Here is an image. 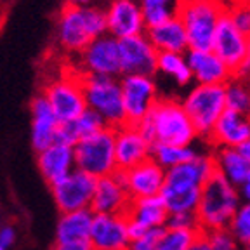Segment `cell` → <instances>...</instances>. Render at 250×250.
Wrapping results in <instances>:
<instances>
[{"label": "cell", "mask_w": 250, "mask_h": 250, "mask_svg": "<svg viewBox=\"0 0 250 250\" xmlns=\"http://www.w3.org/2000/svg\"><path fill=\"white\" fill-rule=\"evenodd\" d=\"M215 174L214 156L198 151L191 160L165 170V183L160 198L168 214L195 212L198 207L202 186Z\"/></svg>", "instance_id": "6da1fadb"}, {"label": "cell", "mask_w": 250, "mask_h": 250, "mask_svg": "<svg viewBox=\"0 0 250 250\" xmlns=\"http://www.w3.org/2000/svg\"><path fill=\"white\" fill-rule=\"evenodd\" d=\"M136 127L151 143V146H193V143L198 139V134L181 101L170 98L158 99L148 117Z\"/></svg>", "instance_id": "7a4b0ae2"}, {"label": "cell", "mask_w": 250, "mask_h": 250, "mask_svg": "<svg viewBox=\"0 0 250 250\" xmlns=\"http://www.w3.org/2000/svg\"><path fill=\"white\" fill-rule=\"evenodd\" d=\"M242 203L238 188L214 174L202 186L198 207L195 210L202 233L228 229L231 219Z\"/></svg>", "instance_id": "3957f363"}, {"label": "cell", "mask_w": 250, "mask_h": 250, "mask_svg": "<svg viewBox=\"0 0 250 250\" xmlns=\"http://www.w3.org/2000/svg\"><path fill=\"white\" fill-rule=\"evenodd\" d=\"M101 35H106L104 9L99 5L77 7L70 5L62 9L58 21V40L68 52H80Z\"/></svg>", "instance_id": "277c9868"}, {"label": "cell", "mask_w": 250, "mask_h": 250, "mask_svg": "<svg viewBox=\"0 0 250 250\" xmlns=\"http://www.w3.org/2000/svg\"><path fill=\"white\" fill-rule=\"evenodd\" d=\"M224 12L226 5L221 0H183L177 18L186 30L191 51H210L215 28Z\"/></svg>", "instance_id": "5b68a950"}, {"label": "cell", "mask_w": 250, "mask_h": 250, "mask_svg": "<svg viewBox=\"0 0 250 250\" xmlns=\"http://www.w3.org/2000/svg\"><path fill=\"white\" fill-rule=\"evenodd\" d=\"M82 87L87 109L101 117L106 127L118 129V127L125 125L120 80L118 78L82 75Z\"/></svg>", "instance_id": "8992f818"}, {"label": "cell", "mask_w": 250, "mask_h": 250, "mask_svg": "<svg viewBox=\"0 0 250 250\" xmlns=\"http://www.w3.org/2000/svg\"><path fill=\"white\" fill-rule=\"evenodd\" d=\"M73 156L75 168L96 179L115 174V129L104 127L98 134L78 141L73 146Z\"/></svg>", "instance_id": "52a82bcc"}, {"label": "cell", "mask_w": 250, "mask_h": 250, "mask_svg": "<svg viewBox=\"0 0 250 250\" xmlns=\"http://www.w3.org/2000/svg\"><path fill=\"white\" fill-rule=\"evenodd\" d=\"M198 137L210 136L215 122L226 111L224 85H195L181 101Z\"/></svg>", "instance_id": "ba28073f"}, {"label": "cell", "mask_w": 250, "mask_h": 250, "mask_svg": "<svg viewBox=\"0 0 250 250\" xmlns=\"http://www.w3.org/2000/svg\"><path fill=\"white\" fill-rule=\"evenodd\" d=\"M43 98L49 103L59 124H68V122L75 120L87 109L82 77L64 75V77L56 78L54 82L45 87Z\"/></svg>", "instance_id": "9c48e42d"}, {"label": "cell", "mask_w": 250, "mask_h": 250, "mask_svg": "<svg viewBox=\"0 0 250 250\" xmlns=\"http://www.w3.org/2000/svg\"><path fill=\"white\" fill-rule=\"evenodd\" d=\"M120 90L127 125H139L148 117L155 103L160 99L153 77L124 75L120 80Z\"/></svg>", "instance_id": "30bf717a"}, {"label": "cell", "mask_w": 250, "mask_h": 250, "mask_svg": "<svg viewBox=\"0 0 250 250\" xmlns=\"http://www.w3.org/2000/svg\"><path fill=\"white\" fill-rule=\"evenodd\" d=\"M80 66L83 75L117 78L118 75H122L118 40L108 33L94 39L80 52Z\"/></svg>", "instance_id": "8fae6325"}, {"label": "cell", "mask_w": 250, "mask_h": 250, "mask_svg": "<svg viewBox=\"0 0 250 250\" xmlns=\"http://www.w3.org/2000/svg\"><path fill=\"white\" fill-rule=\"evenodd\" d=\"M96 188V177L75 168L62 181L51 188L56 207L61 214L75 210H85L90 207Z\"/></svg>", "instance_id": "7c38bea8"}, {"label": "cell", "mask_w": 250, "mask_h": 250, "mask_svg": "<svg viewBox=\"0 0 250 250\" xmlns=\"http://www.w3.org/2000/svg\"><path fill=\"white\" fill-rule=\"evenodd\" d=\"M106 33L117 40L145 35L146 24L137 0H108L104 7Z\"/></svg>", "instance_id": "4fadbf2b"}, {"label": "cell", "mask_w": 250, "mask_h": 250, "mask_svg": "<svg viewBox=\"0 0 250 250\" xmlns=\"http://www.w3.org/2000/svg\"><path fill=\"white\" fill-rule=\"evenodd\" d=\"M212 52L228 66V70L233 75L240 71V68L245 64L247 59V35L236 30L234 24L229 21L228 14L219 20L215 28L214 42H212Z\"/></svg>", "instance_id": "5bb4252c"}, {"label": "cell", "mask_w": 250, "mask_h": 250, "mask_svg": "<svg viewBox=\"0 0 250 250\" xmlns=\"http://www.w3.org/2000/svg\"><path fill=\"white\" fill-rule=\"evenodd\" d=\"M127 228H129L130 240L149 229H164L168 219V210L164 200L158 196L130 200L125 210Z\"/></svg>", "instance_id": "9a60e30c"}, {"label": "cell", "mask_w": 250, "mask_h": 250, "mask_svg": "<svg viewBox=\"0 0 250 250\" xmlns=\"http://www.w3.org/2000/svg\"><path fill=\"white\" fill-rule=\"evenodd\" d=\"M89 242L94 250H127L130 243L124 214H94Z\"/></svg>", "instance_id": "2e32d148"}, {"label": "cell", "mask_w": 250, "mask_h": 250, "mask_svg": "<svg viewBox=\"0 0 250 250\" xmlns=\"http://www.w3.org/2000/svg\"><path fill=\"white\" fill-rule=\"evenodd\" d=\"M118 47H120L122 75L153 77L156 73L158 52L149 43L146 35H137L130 37V39L118 40Z\"/></svg>", "instance_id": "e0dca14e"}, {"label": "cell", "mask_w": 250, "mask_h": 250, "mask_svg": "<svg viewBox=\"0 0 250 250\" xmlns=\"http://www.w3.org/2000/svg\"><path fill=\"white\" fill-rule=\"evenodd\" d=\"M151 158V143L136 125H122L115 129V162L117 170L125 172Z\"/></svg>", "instance_id": "ac0fdd59"}, {"label": "cell", "mask_w": 250, "mask_h": 250, "mask_svg": "<svg viewBox=\"0 0 250 250\" xmlns=\"http://www.w3.org/2000/svg\"><path fill=\"white\" fill-rule=\"evenodd\" d=\"M122 181L130 200L158 196L165 183V170L153 158H148L143 164L122 172Z\"/></svg>", "instance_id": "d6986e66"}, {"label": "cell", "mask_w": 250, "mask_h": 250, "mask_svg": "<svg viewBox=\"0 0 250 250\" xmlns=\"http://www.w3.org/2000/svg\"><path fill=\"white\" fill-rule=\"evenodd\" d=\"M129 202L130 198L125 191L122 172L117 170L111 176L96 179L89 210L92 214H125Z\"/></svg>", "instance_id": "ffe728a7"}, {"label": "cell", "mask_w": 250, "mask_h": 250, "mask_svg": "<svg viewBox=\"0 0 250 250\" xmlns=\"http://www.w3.org/2000/svg\"><path fill=\"white\" fill-rule=\"evenodd\" d=\"M186 62L191 71L193 82L198 85H226L233 77L228 66L212 51H189L186 52Z\"/></svg>", "instance_id": "44dd1931"}, {"label": "cell", "mask_w": 250, "mask_h": 250, "mask_svg": "<svg viewBox=\"0 0 250 250\" xmlns=\"http://www.w3.org/2000/svg\"><path fill=\"white\" fill-rule=\"evenodd\" d=\"M208 139L215 148H236L250 139V117L226 109L215 122Z\"/></svg>", "instance_id": "7402d4cb"}, {"label": "cell", "mask_w": 250, "mask_h": 250, "mask_svg": "<svg viewBox=\"0 0 250 250\" xmlns=\"http://www.w3.org/2000/svg\"><path fill=\"white\" fill-rule=\"evenodd\" d=\"M37 167L43 181L51 188L56 186L59 181H62L75 170L73 148L54 143L49 148L37 153Z\"/></svg>", "instance_id": "603a6c76"}, {"label": "cell", "mask_w": 250, "mask_h": 250, "mask_svg": "<svg viewBox=\"0 0 250 250\" xmlns=\"http://www.w3.org/2000/svg\"><path fill=\"white\" fill-rule=\"evenodd\" d=\"M59 129L58 118L52 113L51 106L43 96H37L31 101V146L37 153L49 148L56 143V134Z\"/></svg>", "instance_id": "cb8c5ba5"}, {"label": "cell", "mask_w": 250, "mask_h": 250, "mask_svg": "<svg viewBox=\"0 0 250 250\" xmlns=\"http://www.w3.org/2000/svg\"><path fill=\"white\" fill-rule=\"evenodd\" d=\"M146 39L149 40L156 52H174V54H186L189 51L188 45L186 30L179 18L168 20L158 26L148 28L145 31Z\"/></svg>", "instance_id": "d4e9b609"}, {"label": "cell", "mask_w": 250, "mask_h": 250, "mask_svg": "<svg viewBox=\"0 0 250 250\" xmlns=\"http://www.w3.org/2000/svg\"><path fill=\"white\" fill-rule=\"evenodd\" d=\"M104 127L106 125H104V122L101 120V117H98V115L94 113V111H90V109H85V111H83L80 117L75 118V120L68 122V124H59L58 134H56V143L73 148L78 141L98 134L99 130H103Z\"/></svg>", "instance_id": "484cf974"}, {"label": "cell", "mask_w": 250, "mask_h": 250, "mask_svg": "<svg viewBox=\"0 0 250 250\" xmlns=\"http://www.w3.org/2000/svg\"><path fill=\"white\" fill-rule=\"evenodd\" d=\"M212 156H214L215 174L233 184L234 188H238L249 176L250 165L236 148H217Z\"/></svg>", "instance_id": "4316f807"}, {"label": "cell", "mask_w": 250, "mask_h": 250, "mask_svg": "<svg viewBox=\"0 0 250 250\" xmlns=\"http://www.w3.org/2000/svg\"><path fill=\"white\" fill-rule=\"evenodd\" d=\"M94 214L85 210H75L61 214L56 226V242H73V240H89Z\"/></svg>", "instance_id": "83f0119b"}, {"label": "cell", "mask_w": 250, "mask_h": 250, "mask_svg": "<svg viewBox=\"0 0 250 250\" xmlns=\"http://www.w3.org/2000/svg\"><path fill=\"white\" fill-rule=\"evenodd\" d=\"M181 4L183 0H139L146 30L177 18Z\"/></svg>", "instance_id": "f1b7e54d"}, {"label": "cell", "mask_w": 250, "mask_h": 250, "mask_svg": "<svg viewBox=\"0 0 250 250\" xmlns=\"http://www.w3.org/2000/svg\"><path fill=\"white\" fill-rule=\"evenodd\" d=\"M156 71H160L167 78H172L174 83L179 87H186L193 82L191 71L186 62L184 54H174V52H158L156 58Z\"/></svg>", "instance_id": "f546056e"}, {"label": "cell", "mask_w": 250, "mask_h": 250, "mask_svg": "<svg viewBox=\"0 0 250 250\" xmlns=\"http://www.w3.org/2000/svg\"><path fill=\"white\" fill-rule=\"evenodd\" d=\"M224 96L226 109L243 115L250 113V78L233 75L224 85Z\"/></svg>", "instance_id": "4dcf8cb0"}, {"label": "cell", "mask_w": 250, "mask_h": 250, "mask_svg": "<svg viewBox=\"0 0 250 250\" xmlns=\"http://www.w3.org/2000/svg\"><path fill=\"white\" fill-rule=\"evenodd\" d=\"M198 153L195 146H170V145H153L151 158L160 165L164 170L174 168L189 162Z\"/></svg>", "instance_id": "1f68e13d"}, {"label": "cell", "mask_w": 250, "mask_h": 250, "mask_svg": "<svg viewBox=\"0 0 250 250\" xmlns=\"http://www.w3.org/2000/svg\"><path fill=\"white\" fill-rule=\"evenodd\" d=\"M200 234H202V231L170 229V228H164L156 250H188Z\"/></svg>", "instance_id": "d6a6232c"}, {"label": "cell", "mask_w": 250, "mask_h": 250, "mask_svg": "<svg viewBox=\"0 0 250 250\" xmlns=\"http://www.w3.org/2000/svg\"><path fill=\"white\" fill-rule=\"evenodd\" d=\"M228 229L231 231L234 238L238 240L240 245L250 243V203H242L236 210V214L231 219Z\"/></svg>", "instance_id": "836d02e7"}, {"label": "cell", "mask_w": 250, "mask_h": 250, "mask_svg": "<svg viewBox=\"0 0 250 250\" xmlns=\"http://www.w3.org/2000/svg\"><path fill=\"white\" fill-rule=\"evenodd\" d=\"M208 242L210 250H243V245H240L238 240L231 234L229 229H217L203 233Z\"/></svg>", "instance_id": "e575fe53"}, {"label": "cell", "mask_w": 250, "mask_h": 250, "mask_svg": "<svg viewBox=\"0 0 250 250\" xmlns=\"http://www.w3.org/2000/svg\"><path fill=\"white\" fill-rule=\"evenodd\" d=\"M226 14L236 30H240L247 37L250 35V2L229 5L226 7Z\"/></svg>", "instance_id": "d590c367"}, {"label": "cell", "mask_w": 250, "mask_h": 250, "mask_svg": "<svg viewBox=\"0 0 250 250\" xmlns=\"http://www.w3.org/2000/svg\"><path fill=\"white\" fill-rule=\"evenodd\" d=\"M165 228H170V229L202 231L195 212H176V214H168Z\"/></svg>", "instance_id": "8d00e7d4"}, {"label": "cell", "mask_w": 250, "mask_h": 250, "mask_svg": "<svg viewBox=\"0 0 250 250\" xmlns=\"http://www.w3.org/2000/svg\"><path fill=\"white\" fill-rule=\"evenodd\" d=\"M162 231L164 229L145 231L143 234H139V236H136V238L130 240L129 249L127 250H156L158 242H160Z\"/></svg>", "instance_id": "74e56055"}, {"label": "cell", "mask_w": 250, "mask_h": 250, "mask_svg": "<svg viewBox=\"0 0 250 250\" xmlns=\"http://www.w3.org/2000/svg\"><path fill=\"white\" fill-rule=\"evenodd\" d=\"M16 242V229L11 224H4L0 228V247L9 250Z\"/></svg>", "instance_id": "f35d334b"}, {"label": "cell", "mask_w": 250, "mask_h": 250, "mask_svg": "<svg viewBox=\"0 0 250 250\" xmlns=\"http://www.w3.org/2000/svg\"><path fill=\"white\" fill-rule=\"evenodd\" d=\"M54 250H94L89 240H73V242H56Z\"/></svg>", "instance_id": "ab89813d"}, {"label": "cell", "mask_w": 250, "mask_h": 250, "mask_svg": "<svg viewBox=\"0 0 250 250\" xmlns=\"http://www.w3.org/2000/svg\"><path fill=\"white\" fill-rule=\"evenodd\" d=\"M238 193L243 203H250V172L249 176L245 177V181L238 186Z\"/></svg>", "instance_id": "60d3db41"}, {"label": "cell", "mask_w": 250, "mask_h": 250, "mask_svg": "<svg viewBox=\"0 0 250 250\" xmlns=\"http://www.w3.org/2000/svg\"><path fill=\"white\" fill-rule=\"evenodd\" d=\"M238 77H245V78H250V35L247 37V59H245V64L240 68Z\"/></svg>", "instance_id": "b9f144b4"}, {"label": "cell", "mask_w": 250, "mask_h": 250, "mask_svg": "<svg viewBox=\"0 0 250 250\" xmlns=\"http://www.w3.org/2000/svg\"><path fill=\"white\" fill-rule=\"evenodd\" d=\"M188 250H210V247H208V242H207V238H205V234H200L198 238L193 242V245L189 247Z\"/></svg>", "instance_id": "7bdbcfd3"}, {"label": "cell", "mask_w": 250, "mask_h": 250, "mask_svg": "<svg viewBox=\"0 0 250 250\" xmlns=\"http://www.w3.org/2000/svg\"><path fill=\"white\" fill-rule=\"evenodd\" d=\"M238 151L242 153V156L247 160V164L250 165V139L247 141V143H243L242 146L238 148Z\"/></svg>", "instance_id": "ee69618b"}, {"label": "cell", "mask_w": 250, "mask_h": 250, "mask_svg": "<svg viewBox=\"0 0 250 250\" xmlns=\"http://www.w3.org/2000/svg\"><path fill=\"white\" fill-rule=\"evenodd\" d=\"M96 0H68L70 5H77V7H85V5H92ZM103 2V0H101Z\"/></svg>", "instance_id": "f6af8a7d"}, {"label": "cell", "mask_w": 250, "mask_h": 250, "mask_svg": "<svg viewBox=\"0 0 250 250\" xmlns=\"http://www.w3.org/2000/svg\"><path fill=\"white\" fill-rule=\"evenodd\" d=\"M226 7H229V5H234V4H242V2H250V0H221Z\"/></svg>", "instance_id": "bcb514c9"}, {"label": "cell", "mask_w": 250, "mask_h": 250, "mask_svg": "<svg viewBox=\"0 0 250 250\" xmlns=\"http://www.w3.org/2000/svg\"><path fill=\"white\" fill-rule=\"evenodd\" d=\"M243 250H250V243H249V245H245V247H243Z\"/></svg>", "instance_id": "7dc6e473"}, {"label": "cell", "mask_w": 250, "mask_h": 250, "mask_svg": "<svg viewBox=\"0 0 250 250\" xmlns=\"http://www.w3.org/2000/svg\"><path fill=\"white\" fill-rule=\"evenodd\" d=\"M0 250H5V249H2V247H0Z\"/></svg>", "instance_id": "c3c4849f"}, {"label": "cell", "mask_w": 250, "mask_h": 250, "mask_svg": "<svg viewBox=\"0 0 250 250\" xmlns=\"http://www.w3.org/2000/svg\"><path fill=\"white\" fill-rule=\"evenodd\" d=\"M249 117H250V113H249Z\"/></svg>", "instance_id": "681fc988"}, {"label": "cell", "mask_w": 250, "mask_h": 250, "mask_svg": "<svg viewBox=\"0 0 250 250\" xmlns=\"http://www.w3.org/2000/svg\"><path fill=\"white\" fill-rule=\"evenodd\" d=\"M137 2H139V0H137Z\"/></svg>", "instance_id": "f907efd6"}]
</instances>
